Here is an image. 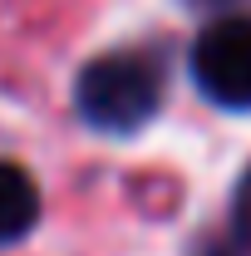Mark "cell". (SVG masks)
Returning a JSON list of instances; mask_svg holds the SVG:
<instances>
[{"label":"cell","instance_id":"obj_4","mask_svg":"<svg viewBox=\"0 0 251 256\" xmlns=\"http://www.w3.org/2000/svg\"><path fill=\"white\" fill-rule=\"evenodd\" d=\"M232 232H236V236L251 246V168L242 172V182H236V197H232Z\"/></svg>","mask_w":251,"mask_h":256},{"label":"cell","instance_id":"obj_3","mask_svg":"<svg viewBox=\"0 0 251 256\" xmlns=\"http://www.w3.org/2000/svg\"><path fill=\"white\" fill-rule=\"evenodd\" d=\"M40 222V188L25 168L0 162V246L30 236Z\"/></svg>","mask_w":251,"mask_h":256},{"label":"cell","instance_id":"obj_1","mask_svg":"<svg viewBox=\"0 0 251 256\" xmlns=\"http://www.w3.org/2000/svg\"><path fill=\"white\" fill-rule=\"evenodd\" d=\"M74 104H79L84 124L104 128V133H133L162 104V69L143 50H108L84 64V74L74 84Z\"/></svg>","mask_w":251,"mask_h":256},{"label":"cell","instance_id":"obj_2","mask_svg":"<svg viewBox=\"0 0 251 256\" xmlns=\"http://www.w3.org/2000/svg\"><path fill=\"white\" fill-rule=\"evenodd\" d=\"M192 79L222 108H251V20H217L197 34Z\"/></svg>","mask_w":251,"mask_h":256}]
</instances>
